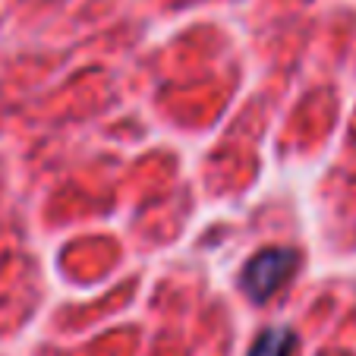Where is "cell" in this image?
Here are the masks:
<instances>
[{
	"instance_id": "obj_1",
	"label": "cell",
	"mask_w": 356,
	"mask_h": 356,
	"mask_svg": "<svg viewBox=\"0 0 356 356\" xmlns=\"http://www.w3.org/2000/svg\"><path fill=\"white\" fill-rule=\"evenodd\" d=\"M296 268V252L290 249H262L243 268V290L256 302H265Z\"/></svg>"
},
{
	"instance_id": "obj_2",
	"label": "cell",
	"mask_w": 356,
	"mask_h": 356,
	"mask_svg": "<svg viewBox=\"0 0 356 356\" xmlns=\"http://www.w3.org/2000/svg\"><path fill=\"white\" fill-rule=\"evenodd\" d=\"M296 347V334L287 328H271L256 337V343L249 347V356H290Z\"/></svg>"
}]
</instances>
